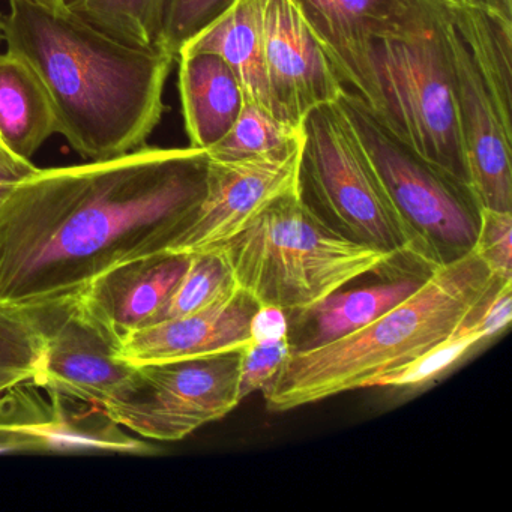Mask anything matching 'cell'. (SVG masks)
I'll use <instances>...</instances> for the list:
<instances>
[{
	"label": "cell",
	"mask_w": 512,
	"mask_h": 512,
	"mask_svg": "<svg viewBox=\"0 0 512 512\" xmlns=\"http://www.w3.org/2000/svg\"><path fill=\"white\" fill-rule=\"evenodd\" d=\"M203 149L143 148L38 169L0 206V307L79 298L121 263L172 250L205 193Z\"/></svg>",
	"instance_id": "1"
},
{
	"label": "cell",
	"mask_w": 512,
	"mask_h": 512,
	"mask_svg": "<svg viewBox=\"0 0 512 512\" xmlns=\"http://www.w3.org/2000/svg\"><path fill=\"white\" fill-rule=\"evenodd\" d=\"M7 52L25 62L46 91L58 134L88 161L146 146L167 106L176 56L118 40L74 13L10 0L2 16Z\"/></svg>",
	"instance_id": "2"
},
{
	"label": "cell",
	"mask_w": 512,
	"mask_h": 512,
	"mask_svg": "<svg viewBox=\"0 0 512 512\" xmlns=\"http://www.w3.org/2000/svg\"><path fill=\"white\" fill-rule=\"evenodd\" d=\"M503 283L475 251L436 266L416 292L364 328L322 346L290 350L263 391L266 407L289 412L370 388L377 377L415 361L479 316Z\"/></svg>",
	"instance_id": "3"
},
{
	"label": "cell",
	"mask_w": 512,
	"mask_h": 512,
	"mask_svg": "<svg viewBox=\"0 0 512 512\" xmlns=\"http://www.w3.org/2000/svg\"><path fill=\"white\" fill-rule=\"evenodd\" d=\"M224 248L239 289L287 314L310 310L365 275L415 263L344 238L308 208L299 187L269 203Z\"/></svg>",
	"instance_id": "4"
},
{
	"label": "cell",
	"mask_w": 512,
	"mask_h": 512,
	"mask_svg": "<svg viewBox=\"0 0 512 512\" xmlns=\"http://www.w3.org/2000/svg\"><path fill=\"white\" fill-rule=\"evenodd\" d=\"M445 4L446 0H422L412 20L374 41L380 112L373 115L422 160L470 190L443 34Z\"/></svg>",
	"instance_id": "5"
},
{
	"label": "cell",
	"mask_w": 512,
	"mask_h": 512,
	"mask_svg": "<svg viewBox=\"0 0 512 512\" xmlns=\"http://www.w3.org/2000/svg\"><path fill=\"white\" fill-rule=\"evenodd\" d=\"M298 187L308 208L350 241L431 268L395 211L340 104L305 118Z\"/></svg>",
	"instance_id": "6"
},
{
	"label": "cell",
	"mask_w": 512,
	"mask_h": 512,
	"mask_svg": "<svg viewBox=\"0 0 512 512\" xmlns=\"http://www.w3.org/2000/svg\"><path fill=\"white\" fill-rule=\"evenodd\" d=\"M338 104L425 262L436 268L473 251L479 206L472 191L407 148L349 88Z\"/></svg>",
	"instance_id": "7"
},
{
	"label": "cell",
	"mask_w": 512,
	"mask_h": 512,
	"mask_svg": "<svg viewBox=\"0 0 512 512\" xmlns=\"http://www.w3.org/2000/svg\"><path fill=\"white\" fill-rule=\"evenodd\" d=\"M239 352L134 365L127 385L101 409L146 439H185L241 404Z\"/></svg>",
	"instance_id": "8"
},
{
	"label": "cell",
	"mask_w": 512,
	"mask_h": 512,
	"mask_svg": "<svg viewBox=\"0 0 512 512\" xmlns=\"http://www.w3.org/2000/svg\"><path fill=\"white\" fill-rule=\"evenodd\" d=\"M23 311L40 340L34 386L103 407L127 385L134 365L121 358V338L86 310L80 296Z\"/></svg>",
	"instance_id": "9"
},
{
	"label": "cell",
	"mask_w": 512,
	"mask_h": 512,
	"mask_svg": "<svg viewBox=\"0 0 512 512\" xmlns=\"http://www.w3.org/2000/svg\"><path fill=\"white\" fill-rule=\"evenodd\" d=\"M301 152L239 161L208 157L205 193L170 251L191 254L229 244L269 203L298 187Z\"/></svg>",
	"instance_id": "10"
},
{
	"label": "cell",
	"mask_w": 512,
	"mask_h": 512,
	"mask_svg": "<svg viewBox=\"0 0 512 512\" xmlns=\"http://www.w3.org/2000/svg\"><path fill=\"white\" fill-rule=\"evenodd\" d=\"M263 46L269 89L281 121L302 127L314 109L340 100L346 86L295 0H266Z\"/></svg>",
	"instance_id": "11"
},
{
	"label": "cell",
	"mask_w": 512,
	"mask_h": 512,
	"mask_svg": "<svg viewBox=\"0 0 512 512\" xmlns=\"http://www.w3.org/2000/svg\"><path fill=\"white\" fill-rule=\"evenodd\" d=\"M443 34L454 76L458 118L469 167L470 190L479 208L512 212V130L505 127L463 40L443 11Z\"/></svg>",
	"instance_id": "12"
},
{
	"label": "cell",
	"mask_w": 512,
	"mask_h": 512,
	"mask_svg": "<svg viewBox=\"0 0 512 512\" xmlns=\"http://www.w3.org/2000/svg\"><path fill=\"white\" fill-rule=\"evenodd\" d=\"M295 4L343 85L377 115L380 95L374 76V41L412 20L422 0H295Z\"/></svg>",
	"instance_id": "13"
},
{
	"label": "cell",
	"mask_w": 512,
	"mask_h": 512,
	"mask_svg": "<svg viewBox=\"0 0 512 512\" xmlns=\"http://www.w3.org/2000/svg\"><path fill=\"white\" fill-rule=\"evenodd\" d=\"M259 304L239 289L206 310L155 323L121 341V358L131 365L239 352L250 341V322Z\"/></svg>",
	"instance_id": "14"
},
{
	"label": "cell",
	"mask_w": 512,
	"mask_h": 512,
	"mask_svg": "<svg viewBox=\"0 0 512 512\" xmlns=\"http://www.w3.org/2000/svg\"><path fill=\"white\" fill-rule=\"evenodd\" d=\"M190 259L191 254L166 250L121 263L95 278L80 299L122 341L131 332L154 325Z\"/></svg>",
	"instance_id": "15"
},
{
	"label": "cell",
	"mask_w": 512,
	"mask_h": 512,
	"mask_svg": "<svg viewBox=\"0 0 512 512\" xmlns=\"http://www.w3.org/2000/svg\"><path fill=\"white\" fill-rule=\"evenodd\" d=\"M433 269L401 266L373 286L337 290L313 308L289 314L292 350L311 349L331 343L364 328L421 287Z\"/></svg>",
	"instance_id": "16"
},
{
	"label": "cell",
	"mask_w": 512,
	"mask_h": 512,
	"mask_svg": "<svg viewBox=\"0 0 512 512\" xmlns=\"http://www.w3.org/2000/svg\"><path fill=\"white\" fill-rule=\"evenodd\" d=\"M265 2L233 0L226 10L182 46L178 56L197 52L217 55L229 65L241 83L245 100L259 104L277 116L269 89L263 46Z\"/></svg>",
	"instance_id": "17"
},
{
	"label": "cell",
	"mask_w": 512,
	"mask_h": 512,
	"mask_svg": "<svg viewBox=\"0 0 512 512\" xmlns=\"http://www.w3.org/2000/svg\"><path fill=\"white\" fill-rule=\"evenodd\" d=\"M179 95L191 148L208 151L232 128L244 106L241 83L229 65L212 53H182Z\"/></svg>",
	"instance_id": "18"
},
{
	"label": "cell",
	"mask_w": 512,
	"mask_h": 512,
	"mask_svg": "<svg viewBox=\"0 0 512 512\" xmlns=\"http://www.w3.org/2000/svg\"><path fill=\"white\" fill-rule=\"evenodd\" d=\"M449 14L500 119L512 130V2L449 0Z\"/></svg>",
	"instance_id": "19"
},
{
	"label": "cell",
	"mask_w": 512,
	"mask_h": 512,
	"mask_svg": "<svg viewBox=\"0 0 512 512\" xmlns=\"http://www.w3.org/2000/svg\"><path fill=\"white\" fill-rule=\"evenodd\" d=\"M53 134L55 113L40 80L13 53H0V143L31 160Z\"/></svg>",
	"instance_id": "20"
},
{
	"label": "cell",
	"mask_w": 512,
	"mask_h": 512,
	"mask_svg": "<svg viewBox=\"0 0 512 512\" xmlns=\"http://www.w3.org/2000/svg\"><path fill=\"white\" fill-rule=\"evenodd\" d=\"M304 145V127L286 124L259 104L244 101L226 136L206 151L211 160L283 158Z\"/></svg>",
	"instance_id": "21"
},
{
	"label": "cell",
	"mask_w": 512,
	"mask_h": 512,
	"mask_svg": "<svg viewBox=\"0 0 512 512\" xmlns=\"http://www.w3.org/2000/svg\"><path fill=\"white\" fill-rule=\"evenodd\" d=\"M506 326L508 323L499 311L485 307L479 316L461 325L454 334L415 361L377 377L370 388H415L425 385L457 364L479 344L505 331Z\"/></svg>",
	"instance_id": "22"
},
{
	"label": "cell",
	"mask_w": 512,
	"mask_h": 512,
	"mask_svg": "<svg viewBox=\"0 0 512 512\" xmlns=\"http://www.w3.org/2000/svg\"><path fill=\"white\" fill-rule=\"evenodd\" d=\"M86 22L143 49H163L167 0H67Z\"/></svg>",
	"instance_id": "23"
},
{
	"label": "cell",
	"mask_w": 512,
	"mask_h": 512,
	"mask_svg": "<svg viewBox=\"0 0 512 512\" xmlns=\"http://www.w3.org/2000/svg\"><path fill=\"white\" fill-rule=\"evenodd\" d=\"M238 290L226 248L191 253L190 265L155 323L206 310ZM154 323V325H155Z\"/></svg>",
	"instance_id": "24"
},
{
	"label": "cell",
	"mask_w": 512,
	"mask_h": 512,
	"mask_svg": "<svg viewBox=\"0 0 512 512\" xmlns=\"http://www.w3.org/2000/svg\"><path fill=\"white\" fill-rule=\"evenodd\" d=\"M38 362L40 340L26 314L0 307V395L34 385Z\"/></svg>",
	"instance_id": "25"
},
{
	"label": "cell",
	"mask_w": 512,
	"mask_h": 512,
	"mask_svg": "<svg viewBox=\"0 0 512 512\" xmlns=\"http://www.w3.org/2000/svg\"><path fill=\"white\" fill-rule=\"evenodd\" d=\"M233 0H167L163 49L178 58L179 50Z\"/></svg>",
	"instance_id": "26"
},
{
	"label": "cell",
	"mask_w": 512,
	"mask_h": 512,
	"mask_svg": "<svg viewBox=\"0 0 512 512\" xmlns=\"http://www.w3.org/2000/svg\"><path fill=\"white\" fill-rule=\"evenodd\" d=\"M290 350L289 338L260 343L248 341L247 346L239 352V400H244L253 392L265 391L289 358Z\"/></svg>",
	"instance_id": "27"
},
{
	"label": "cell",
	"mask_w": 512,
	"mask_h": 512,
	"mask_svg": "<svg viewBox=\"0 0 512 512\" xmlns=\"http://www.w3.org/2000/svg\"><path fill=\"white\" fill-rule=\"evenodd\" d=\"M473 251L497 278L512 281V212L479 208Z\"/></svg>",
	"instance_id": "28"
},
{
	"label": "cell",
	"mask_w": 512,
	"mask_h": 512,
	"mask_svg": "<svg viewBox=\"0 0 512 512\" xmlns=\"http://www.w3.org/2000/svg\"><path fill=\"white\" fill-rule=\"evenodd\" d=\"M289 338V314L275 305H259L250 322V341Z\"/></svg>",
	"instance_id": "29"
},
{
	"label": "cell",
	"mask_w": 512,
	"mask_h": 512,
	"mask_svg": "<svg viewBox=\"0 0 512 512\" xmlns=\"http://www.w3.org/2000/svg\"><path fill=\"white\" fill-rule=\"evenodd\" d=\"M37 170L38 167L31 160H26L0 145V206L4 205L20 182L34 175Z\"/></svg>",
	"instance_id": "30"
},
{
	"label": "cell",
	"mask_w": 512,
	"mask_h": 512,
	"mask_svg": "<svg viewBox=\"0 0 512 512\" xmlns=\"http://www.w3.org/2000/svg\"><path fill=\"white\" fill-rule=\"evenodd\" d=\"M31 4L43 5L47 8H62L67 5V0H28Z\"/></svg>",
	"instance_id": "31"
},
{
	"label": "cell",
	"mask_w": 512,
	"mask_h": 512,
	"mask_svg": "<svg viewBox=\"0 0 512 512\" xmlns=\"http://www.w3.org/2000/svg\"><path fill=\"white\" fill-rule=\"evenodd\" d=\"M0 41H2V14H0Z\"/></svg>",
	"instance_id": "32"
},
{
	"label": "cell",
	"mask_w": 512,
	"mask_h": 512,
	"mask_svg": "<svg viewBox=\"0 0 512 512\" xmlns=\"http://www.w3.org/2000/svg\"><path fill=\"white\" fill-rule=\"evenodd\" d=\"M496 2H512V0H496Z\"/></svg>",
	"instance_id": "33"
},
{
	"label": "cell",
	"mask_w": 512,
	"mask_h": 512,
	"mask_svg": "<svg viewBox=\"0 0 512 512\" xmlns=\"http://www.w3.org/2000/svg\"><path fill=\"white\" fill-rule=\"evenodd\" d=\"M0 145H2V143H0Z\"/></svg>",
	"instance_id": "34"
}]
</instances>
